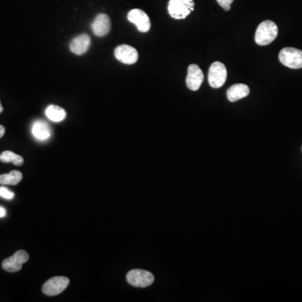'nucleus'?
I'll return each mask as SVG.
<instances>
[{
    "label": "nucleus",
    "mask_w": 302,
    "mask_h": 302,
    "mask_svg": "<svg viewBox=\"0 0 302 302\" xmlns=\"http://www.w3.org/2000/svg\"><path fill=\"white\" fill-rule=\"evenodd\" d=\"M6 216V210L3 206H0V217Z\"/></svg>",
    "instance_id": "aec40b11"
},
{
    "label": "nucleus",
    "mask_w": 302,
    "mask_h": 302,
    "mask_svg": "<svg viewBox=\"0 0 302 302\" xmlns=\"http://www.w3.org/2000/svg\"><path fill=\"white\" fill-rule=\"evenodd\" d=\"M91 39L89 35L83 34L74 38L70 44V50L76 55H82L85 54L90 46Z\"/></svg>",
    "instance_id": "f8f14e48"
},
{
    "label": "nucleus",
    "mask_w": 302,
    "mask_h": 302,
    "mask_svg": "<svg viewBox=\"0 0 302 302\" xmlns=\"http://www.w3.org/2000/svg\"><path fill=\"white\" fill-rule=\"evenodd\" d=\"M45 115L50 121L59 123L65 119L66 117V113L62 108L59 106L50 105L48 106L47 108L45 109Z\"/></svg>",
    "instance_id": "2eb2a0df"
},
{
    "label": "nucleus",
    "mask_w": 302,
    "mask_h": 302,
    "mask_svg": "<svg viewBox=\"0 0 302 302\" xmlns=\"http://www.w3.org/2000/svg\"><path fill=\"white\" fill-rule=\"evenodd\" d=\"M32 134L38 140H46L51 135L50 126L45 121H36L32 126Z\"/></svg>",
    "instance_id": "4468645a"
},
{
    "label": "nucleus",
    "mask_w": 302,
    "mask_h": 302,
    "mask_svg": "<svg viewBox=\"0 0 302 302\" xmlns=\"http://www.w3.org/2000/svg\"><path fill=\"white\" fill-rule=\"evenodd\" d=\"M69 283L70 280L67 277H53L43 284V293L49 296H54L64 291L67 288Z\"/></svg>",
    "instance_id": "423d86ee"
},
{
    "label": "nucleus",
    "mask_w": 302,
    "mask_h": 302,
    "mask_svg": "<svg viewBox=\"0 0 302 302\" xmlns=\"http://www.w3.org/2000/svg\"><path fill=\"white\" fill-rule=\"evenodd\" d=\"M279 60L283 65L291 69L302 68V50L293 47H285L280 50Z\"/></svg>",
    "instance_id": "7ed1b4c3"
},
{
    "label": "nucleus",
    "mask_w": 302,
    "mask_h": 302,
    "mask_svg": "<svg viewBox=\"0 0 302 302\" xmlns=\"http://www.w3.org/2000/svg\"><path fill=\"white\" fill-rule=\"evenodd\" d=\"M278 35L276 24L271 20H264L257 28L254 40L259 45H269L273 42Z\"/></svg>",
    "instance_id": "f257e3e1"
},
{
    "label": "nucleus",
    "mask_w": 302,
    "mask_h": 302,
    "mask_svg": "<svg viewBox=\"0 0 302 302\" xmlns=\"http://www.w3.org/2000/svg\"><path fill=\"white\" fill-rule=\"evenodd\" d=\"M92 28H93V32L95 34V35L99 37L104 36L110 30V19L105 14H100L95 18L92 25Z\"/></svg>",
    "instance_id": "9b49d317"
},
{
    "label": "nucleus",
    "mask_w": 302,
    "mask_h": 302,
    "mask_svg": "<svg viewBox=\"0 0 302 302\" xmlns=\"http://www.w3.org/2000/svg\"><path fill=\"white\" fill-rule=\"evenodd\" d=\"M0 196L3 198L8 199V200H11V199L15 197V193L13 191H10L9 189L4 186L0 187Z\"/></svg>",
    "instance_id": "a211bd4d"
},
{
    "label": "nucleus",
    "mask_w": 302,
    "mask_h": 302,
    "mask_svg": "<svg viewBox=\"0 0 302 302\" xmlns=\"http://www.w3.org/2000/svg\"><path fill=\"white\" fill-rule=\"evenodd\" d=\"M249 93H250V89L248 86L239 83V84H234L228 89L226 97L230 102L234 103L240 100L242 98H246L247 96H249Z\"/></svg>",
    "instance_id": "ddd939ff"
},
{
    "label": "nucleus",
    "mask_w": 302,
    "mask_h": 302,
    "mask_svg": "<svg viewBox=\"0 0 302 302\" xmlns=\"http://www.w3.org/2000/svg\"><path fill=\"white\" fill-rule=\"evenodd\" d=\"M3 110H4V108H3L2 104H1V102H0V113H2Z\"/></svg>",
    "instance_id": "4be33fe9"
},
{
    "label": "nucleus",
    "mask_w": 302,
    "mask_h": 302,
    "mask_svg": "<svg viewBox=\"0 0 302 302\" xmlns=\"http://www.w3.org/2000/svg\"><path fill=\"white\" fill-rule=\"evenodd\" d=\"M23 175L20 171H12L9 174L0 175V184L1 185H11L16 186L22 181Z\"/></svg>",
    "instance_id": "dca6fc26"
},
{
    "label": "nucleus",
    "mask_w": 302,
    "mask_h": 302,
    "mask_svg": "<svg viewBox=\"0 0 302 302\" xmlns=\"http://www.w3.org/2000/svg\"><path fill=\"white\" fill-rule=\"evenodd\" d=\"M0 161H2L3 163L12 162L15 166H22L24 164V159L22 156L16 155L12 151L10 150L4 151L0 155Z\"/></svg>",
    "instance_id": "f3484780"
},
{
    "label": "nucleus",
    "mask_w": 302,
    "mask_h": 302,
    "mask_svg": "<svg viewBox=\"0 0 302 302\" xmlns=\"http://www.w3.org/2000/svg\"><path fill=\"white\" fill-rule=\"evenodd\" d=\"M29 260V254L25 250H18L12 256L5 259L2 263L3 269L5 271L14 273L22 269L23 264Z\"/></svg>",
    "instance_id": "0eeeda50"
},
{
    "label": "nucleus",
    "mask_w": 302,
    "mask_h": 302,
    "mask_svg": "<svg viewBox=\"0 0 302 302\" xmlns=\"http://www.w3.org/2000/svg\"><path fill=\"white\" fill-rule=\"evenodd\" d=\"M114 55L117 60L127 65L134 64L138 59L137 50L128 45H121L116 48Z\"/></svg>",
    "instance_id": "1a4fd4ad"
},
{
    "label": "nucleus",
    "mask_w": 302,
    "mask_h": 302,
    "mask_svg": "<svg viewBox=\"0 0 302 302\" xmlns=\"http://www.w3.org/2000/svg\"><path fill=\"white\" fill-rule=\"evenodd\" d=\"M194 0H170L168 12L176 20H184L194 10Z\"/></svg>",
    "instance_id": "f03ea898"
},
{
    "label": "nucleus",
    "mask_w": 302,
    "mask_h": 302,
    "mask_svg": "<svg viewBox=\"0 0 302 302\" xmlns=\"http://www.w3.org/2000/svg\"><path fill=\"white\" fill-rule=\"evenodd\" d=\"M5 128L3 125H0V138H2L3 136L5 135Z\"/></svg>",
    "instance_id": "412c9836"
},
{
    "label": "nucleus",
    "mask_w": 302,
    "mask_h": 302,
    "mask_svg": "<svg viewBox=\"0 0 302 302\" xmlns=\"http://www.w3.org/2000/svg\"><path fill=\"white\" fill-rule=\"evenodd\" d=\"M204 80V75L201 68L196 64H191L187 69L186 83L187 88L191 91H197Z\"/></svg>",
    "instance_id": "9d476101"
},
{
    "label": "nucleus",
    "mask_w": 302,
    "mask_h": 302,
    "mask_svg": "<svg viewBox=\"0 0 302 302\" xmlns=\"http://www.w3.org/2000/svg\"><path fill=\"white\" fill-rule=\"evenodd\" d=\"M234 0H216V2L224 10L229 11L231 9V5Z\"/></svg>",
    "instance_id": "6ab92c4d"
},
{
    "label": "nucleus",
    "mask_w": 302,
    "mask_h": 302,
    "mask_svg": "<svg viewBox=\"0 0 302 302\" xmlns=\"http://www.w3.org/2000/svg\"><path fill=\"white\" fill-rule=\"evenodd\" d=\"M127 281L134 287L144 288L153 284L155 277L150 272L143 269H132L127 274Z\"/></svg>",
    "instance_id": "39448f33"
},
{
    "label": "nucleus",
    "mask_w": 302,
    "mask_h": 302,
    "mask_svg": "<svg viewBox=\"0 0 302 302\" xmlns=\"http://www.w3.org/2000/svg\"><path fill=\"white\" fill-rule=\"evenodd\" d=\"M226 76H228V71L224 64L219 61H215L209 68V84L211 88H221L226 82Z\"/></svg>",
    "instance_id": "20e7f679"
},
{
    "label": "nucleus",
    "mask_w": 302,
    "mask_h": 302,
    "mask_svg": "<svg viewBox=\"0 0 302 302\" xmlns=\"http://www.w3.org/2000/svg\"><path fill=\"white\" fill-rule=\"evenodd\" d=\"M128 20L134 24L140 32H148L150 29V20L148 15L143 10L138 9L130 10L128 14Z\"/></svg>",
    "instance_id": "6e6552de"
}]
</instances>
